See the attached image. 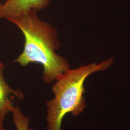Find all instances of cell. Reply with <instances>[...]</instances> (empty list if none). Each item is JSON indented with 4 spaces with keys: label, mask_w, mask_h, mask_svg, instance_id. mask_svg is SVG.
Here are the masks:
<instances>
[{
    "label": "cell",
    "mask_w": 130,
    "mask_h": 130,
    "mask_svg": "<svg viewBox=\"0 0 130 130\" xmlns=\"http://www.w3.org/2000/svg\"><path fill=\"white\" fill-rule=\"evenodd\" d=\"M3 121H2L1 119H0V126H3Z\"/></svg>",
    "instance_id": "6"
},
{
    "label": "cell",
    "mask_w": 130,
    "mask_h": 130,
    "mask_svg": "<svg viewBox=\"0 0 130 130\" xmlns=\"http://www.w3.org/2000/svg\"><path fill=\"white\" fill-rule=\"evenodd\" d=\"M6 1H7V0H6Z\"/></svg>",
    "instance_id": "9"
},
{
    "label": "cell",
    "mask_w": 130,
    "mask_h": 130,
    "mask_svg": "<svg viewBox=\"0 0 130 130\" xmlns=\"http://www.w3.org/2000/svg\"><path fill=\"white\" fill-rule=\"evenodd\" d=\"M2 5H3V4H2L1 3H0V9H1V7H2Z\"/></svg>",
    "instance_id": "8"
},
{
    "label": "cell",
    "mask_w": 130,
    "mask_h": 130,
    "mask_svg": "<svg viewBox=\"0 0 130 130\" xmlns=\"http://www.w3.org/2000/svg\"><path fill=\"white\" fill-rule=\"evenodd\" d=\"M8 20L21 30L25 38L23 51L15 62L23 67L32 63L41 64L42 79L47 84L54 83L70 69L67 60L56 53L60 45L56 29L39 19L37 11Z\"/></svg>",
    "instance_id": "1"
},
{
    "label": "cell",
    "mask_w": 130,
    "mask_h": 130,
    "mask_svg": "<svg viewBox=\"0 0 130 130\" xmlns=\"http://www.w3.org/2000/svg\"><path fill=\"white\" fill-rule=\"evenodd\" d=\"M49 0H7L0 9V19L19 18L28 12L45 9Z\"/></svg>",
    "instance_id": "3"
},
{
    "label": "cell",
    "mask_w": 130,
    "mask_h": 130,
    "mask_svg": "<svg viewBox=\"0 0 130 130\" xmlns=\"http://www.w3.org/2000/svg\"><path fill=\"white\" fill-rule=\"evenodd\" d=\"M11 113L17 130H33L29 127V118L24 114L18 105L14 106Z\"/></svg>",
    "instance_id": "5"
},
{
    "label": "cell",
    "mask_w": 130,
    "mask_h": 130,
    "mask_svg": "<svg viewBox=\"0 0 130 130\" xmlns=\"http://www.w3.org/2000/svg\"><path fill=\"white\" fill-rule=\"evenodd\" d=\"M113 61V58H110L98 64L69 69L54 82L52 87L54 97L46 103V130H61L66 114L71 113L75 116L83 112L86 107L84 96L85 79L93 73L108 69Z\"/></svg>",
    "instance_id": "2"
},
{
    "label": "cell",
    "mask_w": 130,
    "mask_h": 130,
    "mask_svg": "<svg viewBox=\"0 0 130 130\" xmlns=\"http://www.w3.org/2000/svg\"><path fill=\"white\" fill-rule=\"evenodd\" d=\"M5 68L0 61V119L3 121L15 106L14 100H21L23 98L21 91L12 88L5 81L4 77Z\"/></svg>",
    "instance_id": "4"
},
{
    "label": "cell",
    "mask_w": 130,
    "mask_h": 130,
    "mask_svg": "<svg viewBox=\"0 0 130 130\" xmlns=\"http://www.w3.org/2000/svg\"><path fill=\"white\" fill-rule=\"evenodd\" d=\"M0 130H7L6 129H5L4 128V127L3 126H0Z\"/></svg>",
    "instance_id": "7"
}]
</instances>
